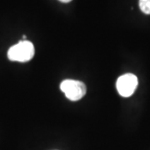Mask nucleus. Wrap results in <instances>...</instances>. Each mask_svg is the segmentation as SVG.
Instances as JSON below:
<instances>
[{"label": "nucleus", "mask_w": 150, "mask_h": 150, "mask_svg": "<svg viewBox=\"0 0 150 150\" xmlns=\"http://www.w3.org/2000/svg\"><path fill=\"white\" fill-rule=\"evenodd\" d=\"M34 55V47L31 42L22 40L12 46L8 51V58L11 61L28 62L33 59Z\"/></svg>", "instance_id": "1"}, {"label": "nucleus", "mask_w": 150, "mask_h": 150, "mask_svg": "<svg viewBox=\"0 0 150 150\" xmlns=\"http://www.w3.org/2000/svg\"><path fill=\"white\" fill-rule=\"evenodd\" d=\"M60 89L71 101H78L85 95L86 85L81 81L66 79L60 84Z\"/></svg>", "instance_id": "2"}, {"label": "nucleus", "mask_w": 150, "mask_h": 150, "mask_svg": "<svg viewBox=\"0 0 150 150\" xmlns=\"http://www.w3.org/2000/svg\"><path fill=\"white\" fill-rule=\"evenodd\" d=\"M139 83L138 78L133 74H126L120 76L117 80L116 87L121 96L130 97L137 88Z\"/></svg>", "instance_id": "3"}, {"label": "nucleus", "mask_w": 150, "mask_h": 150, "mask_svg": "<svg viewBox=\"0 0 150 150\" xmlns=\"http://www.w3.org/2000/svg\"><path fill=\"white\" fill-rule=\"evenodd\" d=\"M139 8L145 14H150V0H139Z\"/></svg>", "instance_id": "4"}, {"label": "nucleus", "mask_w": 150, "mask_h": 150, "mask_svg": "<svg viewBox=\"0 0 150 150\" xmlns=\"http://www.w3.org/2000/svg\"><path fill=\"white\" fill-rule=\"evenodd\" d=\"M59 1L62 2V3H69L72 0H59Z\"/></svg>", "instance_id": "5"}]
</instances>
